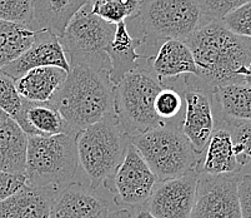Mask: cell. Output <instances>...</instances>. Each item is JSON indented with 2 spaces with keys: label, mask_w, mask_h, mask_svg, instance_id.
<instances>
[{
  "label": "cell",
  "mask_w": 251,
  "mask_h": 218,
  "mask_svg": "<svg viewBox=\"0 0 251 218\" xmlns=\"http://www.w3.org/2000/svg\"><path fill=\"white\" fill-rule=\"evenodd\" d=\"M199 78L210 88L245 83L251 63V38L237 35L221 20L201 24L185 40Z\"/></svg>",
  "instance_id": "1"
},
{
  "label": "cell",
  "mask_w": 251,
  "mask_h": 218,
  "mask_svg": "<svg viewBox=\"0 0 251 218\" xmlns=\"http://www.w3.org/2000/svg\"><path fill=\"white\" fill-rule=\"evenodd\" d=\"M114 86L109 72L90 66H70L63 86L49 100L69 132L76 135L81 130L114 113Z\"/></svg>",
  "instance_id": "2"
},
{
  "label": "cell",
  "mask_w": 251,
  "mask_h": 218,
  "mask_svg": "<svg viewBox=\"0 0 251 218\" xmlns=\"http://www.w3.org/2000/svg\"><path fill=\"white\" fill-rule=\"evenodd\" d=\"M163 88L164 83L152 72L145 56L138 68L114 86V114L130 139L163 125L155 113V99Z\"/></svg>",
  "instance_id": "3"
},
{
  "label": "cell",
  "mask_w": 251,
  "mask_h": 218,
  "mask_svg": "<svg viewBox=\"0 0 251 218\" xmlns=\"http://www.w3.org/2000/svg\"><path fill=\"white\" fill-rule=\"evenodd\" d=\"M125 23L143 47L155 48L168 40L185 42L201 25V14L196 0H143L138 14Z\"/></svg>",
  "instance_id": "4"
},
{
  "label": "cell",
  "mask_w": 251,
  "mask_h": 218,
  "mask_svg": "<svg viewBox=\"0 0 251 218\" xmlns=\"http://www.w3.org/2000/svg\"><path fill=\"white\" fill-rule=\"evenodd\" d=\"M131 139L124 134L114 113L76 134L79 167L88 178L89 187L109 190L116 169L122 164Z\"/></svg>",
  "instance_id": "5"
},
{
  "label": "cell",
  "mask_w": 251,
  "mask_h": 218,
  "mask_svg": "<svg viewBox=\"0 0 251 218\" xmlns=\"http://www.w3.org/2000/svg\"><path fill=\"white\" fill-rule=\"evenodd\" d=\"M79 169L76 135L28 137L26 185L56 192L74 182Z\"/></svg>",
  "instance_id": "6"
},
{
  "label": "cell",
  "mask_w": 251,
  "mask_h": 218,
  "mask_svg": "<svg viewBox=\"0 0 251 218\" xmlns=\"http://www.w3.org/2000/svg\"><path fill=\"white\" fill-rule=\"evenodd\" d=\"M144 160L157 178V182L174 180L193 169L201 162L182 133L181 127L163 125L131 138Z\"/></svg>",
  "instance_id": "7"
},
{
  "label": "cell",
  "mask_w": 251,
  "mask_h": 218,
  "mask_svg": "<svg viewBox=\"0 0 251 218\" xmlns=\"http://www.w3.org/2000/svg\"><path fill=\"white\" fill-rule=\"evenodd\" d=\"M116 25L100 19L91 11L90 3L77 11L59 38L70 66L83 65L110 73L106 53Z\"/></svg>",
  "instance_id": "8"
},
{
  "label": "cell",
  "mask_w": 251,
  "mask_h": 218,
  "mask_svg": "<svg viewBox=\"0 0 251 218\" xmlns=\"http://www.w3.org/2000/svg\"><path fill=\"white\" fill-rule=\"evenodd\" d=\"M181 84L175 87L184 99L181 130L195 153L202 157L207 142L216 127L214 91L195 75L181 77Z\"/></svg>",
  "instance_id": "9"
},
{
  "label": "cell",
  "mask_w": 251,
  "mask_h": 218,
  "mask_svg": "<svg viewBox=\"0 0 251 218\" xmlns=\"http://www.w3.org/2000/svg\"><path fill=\"white\" fill-rule=\"evenodd\" d=\"M156 185L157 178L130 142L124 159L116 169L109 187L113 203L135 213L145 208Z\"/></svg>",
  "instance_id": "10"
},
{
  "label": "cell",
  "mask_w": 251,
  "mask_h": 218,
  "mask_svg": "<svg viewBox=\"0 0 251 218\" xmlns=\"http://www.w3.org/2000/svg\"><path fill=\"white\" fill-rule=\"evenodd\" d=\"M240 173L200 174L196 201L189 218H241L239 202Z\"/></svg>",
  "instance_id": "11"
},
{
  "label": "cell",
  "mask_w": 251,
  "mask_h": 218,
  "mask_svg": "<svg viewBox=\"0 0 251 218\" xmlns=\"http://www.w3.org/2000/svg\"><path fill=\"white\" fill-rule=\"evenodd\" d=\"M200 174L196 168L179 178L157 182L145 210L156 218H189L196 201Z\"/></svg>",
  "instance_id": "12"
},
{
  "label": "cell",
  "mask_w": 251,
  "mask_h": 218,
  "mask_svg": "<svg viewBox=\"0 0 251 218\" xmlns=\"http://www.w3.org/2000/svg\"><path fill=\"white\" fill-rule=\"evenodd\" d=\"M110 201L80 182H72L55 196L50 218H108Z\"/></svg>",
  "instance_id": "13"
},
{
  "label": "cell",
  "mask_w": 251,
  "mask_h": 218,
  "mask_svg": "<svg viewBox=\"0 0 251 218\" xmlns=\"http://www.w3.org/2000/svg\"><path fill=\"white\" fill-rule=\"evenodd\" d=\"M42 66H58L67 72L70 70L69 62L64 53L60 40L58 36L47 31H38V35L30 48L25 50L15 61L4 66L0 72L11 79L17 80L29 70Z\"/></svg>",
  "instance_id": "14"
},
{
  "label": "cell",
  "mask_w": 251,
  "mask_h": 218,
  "mask_svg": "<svg viewBox=\"0 0 251 218\" xmlns=\"http://www.w3.org/2000/svg\"><path fill=\"white\" fill-rule=\"evenodd\" d=\"M147 59L152 72L161 82L164 79H177L185 75L198 77L199 74L191 50L181 40L163 43L157 48L156 54L147 57Z\"/></svg>",
  "instance_id": "15"
},
{
  "label": "cell",
  "mask_w": 251,
  "mask_h": 218,
  "mask_svg": "<svg viewBox=\"0 0 251 218\" xmlns=\"http://www.w3.org/2000/svg\"><path fill=\"white\" fill-rule=\"evenodd\" d=\"M14 121L28 137H52L64 133L72 134L59 112L49 102L23 99L22 108Z\"/></svg>",
  "instance_id": "16"
},
{
  "label": "cell",
  "mask_w": 251,
  "mask_h": 218,
  "mask_svg": "<svg viewBox=\"0 0 251 218\" xmlns=\"http://www.w3.org/2000/svg\"><path fill=\"white\" fill-rule=\"evenodd\" d=\"M58 192L25 185L0 203V218H50Z\"/></svg>",
  "instance_id": "17"
},
{
  "label": "cell",
  "mask_w": 251,
  "mask_h": 218,
  "mask_svg": "<svg viewBox=\"0 0 251 218\" xmlns=\"http://www.w3.org/2000/svg\"><path fill=\"white\" fill-rule=\"evenodd\" d=\"M244 167L235 153L231 133L225 127L218 125L207 142L199 171L209 176H221L240 173Z\"/></svg>",
  "instance_id": "18"
},
{
  "label": "cell",
  "mask_w": 251,
  "mask_h": 218,
  "mask_svg": "<svg viewBox=\"0 0 251 218\" xmlns=\"http://www.w3.org/2000/svg\"><path fill=\"white\" fill-rule=\"evenodd\" d=\"M139 48H143V40L129 33L126 23L116 24L115 33L106 48L111 64L109 78L113 86H116L127 73L138 68L143 57L138 53Z\"/></svg>",
  "instance_id": "19"
},
{
  "label": "cell",
  "mask_w": 251,
  "mask_h": 218,
  "mask_svg": "<svg viewBox=\"0 0 251 218\" xmlns=\"http://www.w3.org/2000/svg\"><path fill=\"white\" fill-rule=\"evenodd\" d=\"M90 0H34V31H47L60 38L83 6Z\"/></svg>",
  "instance_id": "20"
},
{
  "label": "cell",
  "mask_w": 251,
  "mask_h": 218,
  "mask_svg": "<svg viewBox=\"0 0 251 218\" xmlns=\"http://www.w3.org/2000/svg\"><path fill=\"white\" fill-rule=\"evenodd\" d=\"M68 73L58 66L35 68L15 80V87L23 99L29 102H49L63 86Z\"/></svg>",
  "instance_id": "21"
},
{
  "label": "cell",
  "mask_w": 251,
  "mask_h": 218,
  "mask_svg": "<svg viewBox=\"0 0 251 218\" xmlns=\"http://www.w3.org/2000/svg\"><path fill=\"white\" fill-rule=\"evenodd\" d=\"M28 135L9 117L0 125V172L25 176Z\"/></svg>",
  "instance_id": "22"
},
{
  "label": "cell",
  "mask_w": 251,
  "mask_h": 218,
  "mask_svg": "<svg viewBox=\"0 0 251 218\" xmlns=\"http://www.w3.org/2000/svg\"><path fill=\"white\" fill-rule=\"evenodd\" d=\"M216 121L251 122V87L235 83L219 87L214 91Z\"/></svg>",
  "instance_id": "23"
},
{
  "label": "cell",
  "mask_w": 251,
  "mask_h": 218,
  "mask_svg": "<svg viewBox=\"0 0 251 218\" xmlns=\"http://www.w3.org/2000/svg\"><path fill=\"white\" fill-rule=\"evenodd\" d=\"M36 35L26 27L0 20V70L30 48Z\"/></svg>",
  "instance_id": "24"
},
{
  "label": "cell",
  "mask_w": 251,
  "mask_h": 218,
  "mask_svg": "<svg viewBox=\"0 0 251 218\" xmlns=\"http://www.w3.org/2000/svg\"><path fill=\"white\" fill-rule=\"evenodd\" d=\"M143 0H90L91 11L110 24H119L138 14Z\"/></svg>",
  "instance_id": "25"
},
{
  "label": "cell",
  "mask_w": 251,
  "mask_h": 218,
  "mask_svg": "<svg viewBox=\"0 0 251 218\" xmlns=\"http://www.w3.org/2000/svg\"><path fill=\"white\" fill-rule=\"evenodd\" d=\"M155 113L163 125L181 127L184 99L179 89L164 84V88L159 92L155 99Z\"/></svg>",
  "instance_id": "26"
},
{
  "label": "cell",
  "mask_w": 251,
  "mask_h": 218,
  "mask_svg": "<svg viewBox=\"0 0 251 218\" xmlns=\"http://www.w3.org/2000/svg\"><path fill=\"white\" fill-rule=\"evenodd\" d=\"M218 125L225 127L231 133L235 153L244 166H246L251 156V122L218 119L216 127Z\"/></svg>",
  "instance_id": "27"
},
{
  "label": "cell",
  "mask_w": 251,
  "mask_h": 218,
  "mask_svg": "<svg viewBox=\"0 0 251 218\" xmlns=\"http://www.w3.org/2000/svg\"><path fill=\"white\" fill-rule=\"evenodd\" d=\"M0 20L31 29L34 20V0H0Z\"/></svg>",
  "instance_id": "28"
},
{
  "label": "cell",
  "mask_w": 251,
  "mask_h": 218,
  "mask_svg": "<svg viewBox=\"0 0 251 218\" xmlns=\"http://www.w3.org/2000/svg\"><path fill=\"white\" fill-rule=\"evenodd\" d=\"M201 14V24L218 22L250 0H196Z\"/></svg>",
  "instance_id": "29"
},
{
  "label": "cell",
  "mask_w": 251,
  "mask_h": 218,
  "mask_svg": "<svg viewBox=\"0 0 251 218\" xmlns=\"http://www.w3.org/2000/svg\"><path fill=\"white\" fill-rule=\"evenodd\" d=\"M22 97L15 87V80L0 72V109L14 119L22 108Z\"/></svg>",
  "instance_id": "30"
},
{
  "label": "cell",
  "mask_w": 251,
  "mask_h": 218,
  "mask_svg": "<svg viewBox=\"0 0 251 218\" xmlns=\"http://www.w3.org/2000/svg\"><path fill=\"white\" fill-rule=\"evenodd\" d=\"M221 22L237 35L251 38V0L226 15Z\"/></svg>",
  "instance_id": "31"
},
{
  "label": "cell",
  "mask_w": 251,
  "mask_h": 218,
  "mask_svg": "<svg viewBox=\"0 0 251 218\" xmlns=\"http://www.w3.org/2000/svg\"><path fill=\"white\" fill-rule=\"evenodd\" d=\"M25 185H26L25 176L0 172V203L17 193Z\"/></svg>",
  "instance_id": "32"
},
{
  "label": "cell",
  "mask_w": 251,
  "mask_h": 218,
  "mask_svg": "<svg viewBox=\"0 0 251 218\" xmlns=\"http://www.w3.org/2000/svg\"><path fill=\"white\" fill-rule=\"evenodd\" d=\"M239 202L241 218H251V176H241L239 182Z\"/></svg>",
  "instance_id": "33"
},
{
  "label": "cell",
  "mask_w": 251,
  "mask_h": 218,
  "mask_svg": "<svg viewBox=\"0 0 251 218\" xmlns=\"http://www.w3.org/2000/svg\"><path fill=\"white\" fill-rule=\"evenodd\" d=\"M108 218H134V212H130L124 208H119V210L111 211Z\"/></svg>",
  "instance_id": "34"
},
{
  "label": "cell",
  "mask_w": 251,
  "mask_h": 218,
  "mask_svg": "<svg viewBox=\"0 0 251 218\" xmlns=\"http://www.w3.org/2000/svg\"><path fill=\"white\" fill-rule=\"evenodd\" d=\"M134 218H156L151 215L148 210L143 208V210H139L134 213Z\"/></svg>",
  "instance_id": "35"
},
{
  "label": "cell",
  "mask_w": 251,
  "mask_h": 218,
  "mask_svg": "<svg viewBox=\"0 0 251 218\" xmlns=\"http://www.w3.org/2000/svg\"><path fill=\"white\" fill-rule=\"evenodd\" d=\"M244 82H245L248 86L251 87V63H250V65H249V68H248V73H246Z\"/></svg>",
  "instance_id": "36"
},
{
  "label": "cell",
  "mask_w": 251,
  "mask_h": 218,
  "mask_svg": "<svg viewBox=\"0 0 251 218\" xmlns=\"http://www.w3.org/2000/svg\"><path fill=\"white\" fill-rule=\"evenodd\" d=\"M8 118H9V116H8V114H6V113H4V112L1 111V109H0V125H3L4 122H5L6 119H8Z\"/></svg>",
  "instance_id": "37"
},
{
  "label": "cell",
  "mask_w": 251,
  "mask_h": 218,
  "mask_svg": "<svg viewBox=\"0 0 251 218\" xmlns=\"http://www.w3.org/2000/svg\"><path fill=\"white\" fill-rule=\"evenodd\" d=\"M250 160H251V156H250Z\"/></svg>",
  "instance_id": "38"
}]
</instances>
